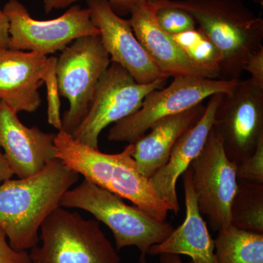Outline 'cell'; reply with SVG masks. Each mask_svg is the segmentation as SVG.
<instances>
[{
    "instance_id": "6da1fadb",
    "label": "cell",
    "mask_w": 263,
    "mask_h": 263,
    "mask_svg": "<svg viewBox=\"0 0 263 263\" xmlns=\"http://www.w3.org/2000/svg\"><path fill=\"white\" fill-rule=\"evenodd\" d=\"M79 176L57 158L32 176L0 183V228L12 248L27 252L37 246L40 228Z\"/></svg>"
},
{
    "instance_id": "7a4b0ae2",
    "label": "cell",
    "mask_w": 263,
    "mask_h": 263,
    "mask_svg": "<svg viewBox=\"0 0 263 263\" xmlns=\"http://www.w3.org/2000/svg\"><path fill=\"white\" fill-rule=\"evenodd\" d=\"M54 144L57 158L84 179L127 199L157 220H166L169 209L138 168L133 157V143L120 153L110 155L77 141L61 129Z\"/></svg>"
},
{
    "instance_id": "3957f363",
    "label": "cell",
    "mask_w": 263,
    "mask_h": 263,
    "mask_svg": "<svg viewBox=\"0 0 263 263\" xmlns=\"http://www.w3.org/2000/svg\"><path fill=\"white\" fill-rule=\"evenodd\" d=\"M157 7L181 8L193 15L199 29L221 57L222 80L239 79L249 55L263 48V20L242 0H154Z\"/></svg>"
},
{
    "instance_id": "277c9868",
    "label": "cell",
    "mask_w": 263,
    "mask_h": 263,
    "mask_svg": "<svg viewBox=\"0 0 263 263\" xmlns=\"http://www.w3.org/2000/svg\"><path fill=\"white\" fill-rule=\"evenodd\" d=\"M60 206L92 214L111 230L117 251L127 247L139 249L141 263H146L150 247L162 243L174 230L167 221L157 220L136 205H127L122 197L86 179L66 192Z\"/></svg>"
},
{
    "instance_id": "5b68a950",
    "label": "cell",
    "mask_w": 263,
    "mask_h": 263,
    "mask_svg": "<svg viewBox=\"0 0 263 263\" xmlns=\"http://www.w3.org/2000/svg\"><path fill=\"white\" fill-rule=\"evenodd\" d=\"M41 247L29 254L32 263H121L99 221L58 207L40 228Z\"/></svg>"
},
{
    "instance_id": "8992f818",
    "label": "cell",
    "mask_w": 263,
    "mask_h": 263,
    "mask_svg": "<svg viewBox=\"0 0 263 263\" xmlns=\"http://www.w3.org/2000/svg\"><path fill=\"white\" fill-rule=\"evenodd\" d=\"M110 62L100 35L76 40L57 58L55 72L59 94L70 103V108L62 119V129L72 135L80 125Z\"/></svg>"
},
{
    "instance_id": "52a82bcc",
    "label": "cell",
    "mask_w": 263,
    "mask_h": 263,
    "mask_svg": "<svg viewBox=\"0 0 263 263\" xmlns=\"http://www.w3.org/2000/svg\"><path fill=\"white\" fill-rule=\"evenodd\" d=\"M238 80L174 78L168 86L147 95L136 113L116 123L109 131L108 140L135 143L159 121L197 106L212 95L228 94Z\"/></svg>"
},
{
    "instance_id": "ba28073f",
    "label": "cell",
    "mask_w": 263,
    "mask_h": 263,
    "mask_svg": "<svg viewBox=\"0 0 263 263\" xmlns=\"http://www.w3.org/2000/svg\"><path fill=\"white\" fill-rule=\"evenodd\" d=\"M3 11L9 21L8 48L48 56L62 51L79 38L100 35L89 8L73 5L58 18L36 20L18 0H10Z\"/></svg>"
},
{
    "instance_id": "9c48e42d",
    "label": "cell",
    "mask_w": 263,
    "mask_h": 263,
    "mask_svg": "<svg viewBox=\"0 0 263 263\" xmlns=\"http://www.w3.org/2000/svg\"><path fill=\"white\" fill-rule=\"evenodd\" d=\"M168 79L138 84L122 66L110 62L99 82L87 115L72 137L87 146L98 148L99 136L105 127L136 113L146 95L164 87Z\"/></svg>"
},
{
    "instance_id": "30bf717a",
    "label": "cell",
    "mask_w": 263,
    "mask_h": 263,
    "mask_svg": "<svg viewBox=\"0 0 263 263\" xmlns=\"http://www.w3.org/2000/svg\"><path fill=\"white\" fill-rule=\"evenodd\" d=\"M212 128L237 165L253 155L263 138V87L251 79H239L230 92L221 95Z\"/></svg>"
},
{
    "instance_id": "8fae6325",
    "label": "cell",
    "mask_w": 263,
    "mask_h": 263,
    "mask_svg": "<svg viewBox=\"0 0 263 263\" xmlns=\"http://www.w3.org/2000/svg\"><path fill=\"white\" fill-rule=\"evenodd\" d=\"M237 166L227 157L222 142L212 128L190 167L199 211L215 231L231 224L230 208L238 187Z\"/></svg>"
},
{
    "instance_id": "7c38bea8",
    "label": "cell",
    "mask_w": 263,
    "mask_h": 263,
    "mask_svg": "<svg viewBox=\"0 0 263 263\" xmlns=\"http://www.w3.org/2000/svg\"><path fill=\"white\" fill-rule=\"evenodd\" d=\"M56 57L37 52L0 51V101L15 113L36 111L41 104L40 87L56 78Z\"/></svg>"
},
{
    "instance_id": "4fadbf2b",
    "label": "cell",
    "mask_w": 263,
    "mask_h": 263,
    "mask_svg": "<svg viewBox=\"0 0 263 263\" xmlns=\"http://www.w3.org/2000/svg\"><path fill=\"white\" fill-rule=\"evenodd\" d=\"M88 6L111 62L122 66L138 84H150L168 78L159 70L137 39L129 19L119 16L105 0H88Z\"/></svg>"
},
{
    "instance_id": "5bb4252c",
    "label": "cell",
    "mask_w": 263,
    "mask_h": 263,
    "mask_svg": "<svg viewBox=\"0 0 263 263\" xmlns=\"http://www.w3.org/2000/svg\"><path fill=\"white\" fill-rule=\"evenodd\" d=\"M17 114L0 101V148L13 175L23 179L37 174L57 159V134L24 125Z\"/></svg>"
},
{
    "instance_id": "9a60e30c",
    "label": "cell",
    "mask_w": 263,
    "mask_h": 263,
    "mask_svg": "<svg viewBox=\"0 0 263 263\" xmlns=\"http://www.w3.org/2000/svg\"><path fill=\"white\" fill-rule=\"evenodd\" d=\"M153 0H144L133 7L129 23L133 32L159 70L167 77H200L216 79L202 70L181 49L172 35L161 28L156 19Z\"/></svg>"
},
{
    "instance_id": "2e32d148",
    "label": "cell",
    "mask_w": 263,
    "mask_h": 263,
    "mask_svg": "<svg viewBox=\"0 0 263 263\" xmlns=\"http://www.w3.org/2000/svg\"><path fill=\"white\" fill-rule=\"evenodd\" d=\"M221 95L215 94L209 98L210 100L202 117L180 137L171 151L167 162L149 179L157 196L170 211L176 214L180 211L176 182L205 146L212 129L214 116Z\"/></svg>"
},
{
    "instance_id": "e0dca14e",
    "label": "cell",
    "mask_w": 263,
    "mask_h": 263,
    "mask_svg": "<svg viewBox=\"0 0 263 263\" xmlns=\"http://www.w3.org/2000/svg\"><path fill=\"white\" fill-rule=\"evenodd\" d=\"M183 184L186 205L185 220L164 241L151 247L148 254H183L191 257L194 263H217L214 240L199 211L191 167L183 174Z\"/></svg>"
},
{
    "instance_id": "ac0fdd59",
    "label": "cell",
    "mask_w": 263,
    "mask_h": 263,
    "mask_svg": "<svg viewBox=\"0 0 263 263\" xmlns=\"http://www.w3.org/2000/svg\"><path fill=\"white\" fill-rule=\"evenodd\" d=\"M205 107L202 104L156 123L133 143V157L145 177L150 179L168 160L174 145L189 128L200 119Z\"/></svg>"
},
{
    "instance_id": "d6986e66",
    "label": "cell",
    "mask_w": 263,
    "mask_h": 263,
    "mask_svg": "<svg viewBox=\"0 0 263 263\" xmlns=\"http://www.w3.org/2000/svg\"><path fill=\"white\" fill-rule=\"evenodd\" d=\"M217 263H263V234L230 226L214 240Z\"/></svg>"
},
{
    "instance_id": "ffe728a7",
    "label": "cell",
    "mask_w": 263,
    "mask_h": 263,
    "mask_svg": "<svg viewBox=\"0 0 263 263\" xmlns=\"http://www.w3.org/2000/svg\"><path fill=\"white\" fill-rule=\"evenodd\" d=\"M230 215L231 226L263 234V183L238 180Z\"/></svg>"
},
{
    "instance_id": "44dd1931",
    "label": "cell",
    "mask_w": 263,
    "mask_h": 263,
    "mask_svg": "<svg viewBox=\"0 0 263 263\" xmlns=\"http://www.w3.org/2000/svg\"><path fill=\"white\" fill-rule=\"evenodd\" d=\"M171 35L197 67L210 72L216 79H219L220 54L214 43L200 29Z\"/></svg>"
},
{
    "instance_id": "7402d4cb",
    "label": "cell",
    "mask_w": 263,
    "mask_h": 263,
    "mask_svg": "<svg viewBox=\"0 0 263 263\" xmlns=\"http://www.w3.org/2000/svg\"><path fill=\"white\" fill-rule=\"evenodd\" d=\"M156 8L157 23L170 34H180L196 29V22L193 15L186 10L171 6L157 7L156 5Z\"/></svg>"
},
{
    "instance_id": "603a6c76",
    "label": "cell",
    "mask_w": 263,
    "mask_h": 263,
    "mask_svg": "<svg viewBox=\"0 0 263 263\" xmlns=\"http://www.w3.org/2000/svg\"><path fill=\"white\" fill-rule=\"evenodd\" d=\"M237 179L263 183V138L253 155L237 166Z\"/></svg>"
},
{
    "instance_id": "cb8c5ba5",
    "label": "cell",
    "mask_w": 263,
    "mask_h": 263,
    "mask_svg": "<svg viewBox=\"0 0 263 263\" xmlns=\"http://www.w3.org/2000/svg\"><path fill=\"white\" fill-rule=\"evenodd\" d=\"M6 235L0 228V263H32L27 252H18L10 247Z\"/></svg>"
},
{
    "instance_id": "d4e9b609",
    "label": "cell",
    "mask_w": 263,
    "mask_h": 263,
    "mask_svg": "<svg viewBox=\"0 0 263 263\" xmlns=\"http://www.w3.org/2000/svg\"><path fill=\"white\" fill-rule=\"evenodd\" d=\"M243 71L251 75L255 84L263 87V48L249 55L243 66Z\"/></svg>"
},
{
    "instance_id": "484cf974",
    "label": "cell",
    "mask_w": 263,
    "mask_h": 263,
    "mask_svg": "<svg viewBox=\"0 0 263 263\" xmlns=\"http://www.w3.org/2000/svg\"><path fill=\"white\" fill-rule=\"evenodd\" d=\"M79 1L81 0H57L53 8L62 9ZM105 1L108 2L114 11L118 14L119 13H129L133 6L144 0H105Z\"/></svg>"
},
{
    "instance_id": "4316f807",
    "label": "cell",
    "mask_w": 263,
    "mask_h": 263,
    "mask_svg": "<svg viewBox=\"0 0 263 263\" xmlns=\"http://www.w3.org/2000/svg\"><path fill=\"white\" fill-rule=\"evenodd\" d=\"M9 40V21L2 10H0V51L8 48Z\"/></svg>"
},
{
    "instance_id": "83f0119b",
    "label": "cell",
    "mask_w": 263,
    "mask_h": 263,
    "mask_svg": "<svg viewBox=\"0 0 263 263\" xmlns=\"http://www.w3.org/2000/svg\"><path fill=\"white\" fill-rule=\"evenodd\" d=\"M13 176V171L10 169L8 161L0 148V183L11 179Z\"/></svg>"
},
{
    "instance_id": "f1b7e54d",
    "label": "cell",
    "mask_w": 263,
    "mask_h": 263,
    "mask_svg": "<svg viewBox=\"0 0 263 263\" xmlns=\"http://www.w3.org/2000/svg\"><path fill=\"white\" fill-rule=\"evenodd\" d=\"M160 263H183L180 255L174 254L164 253L160 254ZM187 263H194L193 261H190Z\"/></svg>"
},
{
    "instance_id": "f546056e",
    "label": "cell",
    "mask_w": 263,
    "mask_h": 263,
    "mask_svg": "<svg viewBox=\"0 0 263 263\" xmlns=\"http://www.w3.org/2000/svg\"><path fill=\"white\" fill-rule=\"evenodd\" d=\"M57 0H43L45 11L46 13H50L53 9V6H54Z\"/></svg>"
},
{
    "instance_id": "4dcf8cb0",
    "label": "cell",
    "mask_w": 263,
    "mask_h": 263,
    "mask_svg": "<svg viewBox=\"0 0 263 263\" xmlns=\"http://www.w3.org/2000/svg\"><path fill=\"white\" fill-rule=\"evenodd\" d=\"M252 1H253L254 3H257V4L261 5V6L263 5V0H252Z\"/></svg>"
},
{
    "instance_id": "1f68e13d",
    "label": "cell",
    "mask_w": 263,
    "mask_h": 263,
    "mask_svg": "<svg viewBox=\"0 0 263 263\" xmlns=\"http://www.w3.org/2000/svg\"><path fill=\"white\" fill-rule=\"evenodd\" d=\"M0 10H2L1 8H0Z\"/></svg>"
}]
</instances>
